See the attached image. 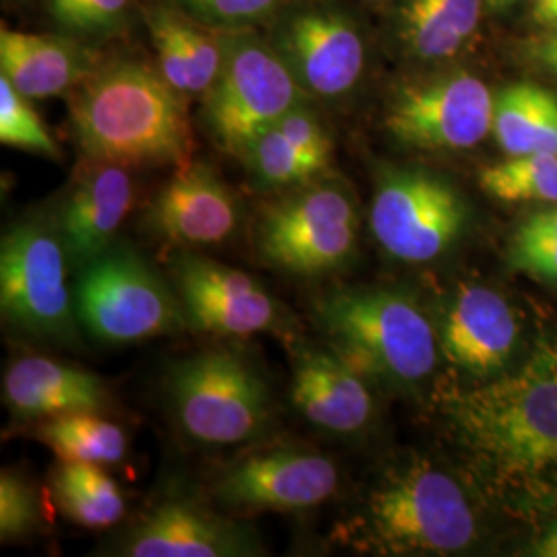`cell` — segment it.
Masks as SVG:
<instances>
[{
	"label": "cell",
	"instance_id": "6da1fadb",
	"mask_svg": "<svg viewBox=\"0 0 557 557\" xmlns=\"http://www.w3.org/2000/svg\"><path fill=\"white\" fill-rule=\"evenodd\" d=\"M444 416L487 487L520 510L557 508V347L448 395Z\"/></svg>",
	"mask_w": 557,
	"mask_h": 557
},
{
	"label": "cell",
	"instance_id": "7a4b0ae2",
	"mask_svg": "<svg viewBox=\"0 0 557 557\" xmlns=\"http://www.w3.org/2000/svg\"><path fill=\"white\" fill-rule=\"evenodd\" d=\"M71 126L89 161L122 168L184 165L193 131L184 96L137 60L100 66L71 91Z\"/></svg>",
	"mask_w": 557,
	"mask_h": 557
},
{
	"label": "cell",
	"instance_id": "3957f363",
	"mask_svg": "<svg viewBox=\"0 0 557 557\" xmlns=\"http://www.w3.org/2000/svg\"><path fill=\"white\" fill-rule=\"evenodd\" d=\"M479 535L465 487L428 458L386 471L335 531L347 547L380 556H457L475 547Z\"/></svg>",
	"mask_w": 557,
	"mask_h": 557
},
{
	"label": "cell",
	"instance_id": "277c9868",
	"mask_svg": "<svg viewBox=\"0 0 557 557\" xmlns=\"http://www.w3.org/2000/svg\"><path fill=\"white\" fill-rule=\"evenodd\" d=\"M329 349L368 382L419 386L438 363V331L418 301L393 289H341L319 299Z\"/></svg>",
	"mask_w": 557,
	"mask_h": 557
},
{
	"label": "cell",
	"instance_id": "5b68a950",
	"mask_svg": "<svg viewBox=\"0 0 557 557\" xmlns=\"http://www.w3.org/2000/svg\"><path fill=\"white\" fill-rule=\"evenodd\" d=\"M165 391L180 430L200 444L252 442L273 418L267 380L250 359L225 347L174 363Z\"/></svg>",
	"mask_w": 557,
	"mask_h": 557
},
{
	"label": "cell",
	"instance_id": "8992f818",
	"mask_svg": "<svg viewBox=\"0 0 557 557\" xmlns=\"http://www.w3.org/2000/svg\"><path fill=\"white\" fill-rule=\"evenodd\" d=\"M223 40V64L205 94L202 119L211 137L230 156L242 158L248 145L308 96L275 46L242 29Z\"/></svg>",
	"mask_w": 557,
	"mask_h": 557
},
{
	"label": "cell",
	"instance_id": "52a82bcc",
	"mask_svg": "<svg viewBox=\"0 0 557 557\" xmlns=\"http://www.w3.org/2000/svg\"><path fill=\"white\" fill-rule=\"evenodd\" d=\"M359 213L338 182L314 180L264 207L257 227L262 259L289 275L335 273L358 250Z\"/></svg>",
	"mask_w": 557,
	"mask_h": 557
},
{
	"label": "cell",
	"instance_id": "ba28073f",
	"mask_svg": "<svg viewBox=\"0 0 557 557\" xmlns=\"http://www.w3.org/2000/svg\"><path fill=\"white\" fill-rule=\"evenodd\" d=\"M75 306L87 333L112 345L163 337L186 322L178 294L122 244L81 267Z\"/></svg>",
	"mask_w": 557,
	"mask_h": 557
},
{
	"label": "cell",
	"instance_id": "9c48e42d",
	"mask_svg": "<svg viewBox=\"0 0 557 557\" xmlns=\"http://www.w3.org/2000/svg\"><path fill=\"white\" fill-rule=\"evenodd\" d=\"M66 252L48 221L13 223L0 244L2 319L23 335L75 345L77 306L66 283Z\"/></svg>",
	"mask_w": 557,
	"mask_h": 557
},
{
	"label": "cell",
	"instance_id": "30bf717a",
	"mask_svg": "<svg viewBox=\"0 0 557 557\" xmlns=\"http://www.w3.org/2000/svg\"><path fill=\"white\" fill-rule=\"evenodd\" d=\"M467 225V205L457 188L425 170L382 174L370 209L380 248L403 262H430L448 252Z\"/></svg>",
	"mask_w": 557,
	"mask_h": 557
},
{
	"label": "cell",
	"instance_id": "8fae6325",
	"mask_svg": "<svg viewBox=\"0 0 557 557\" xmlns=\"http://www.w3.org/2000/svg\"><path fill=\"white\" fill-rule=\"evenodd\" d=\"M496 96L467 71H448L398 87L384 126L393 139L425 151H462L492 133Z\"/></svg>",
	"mask_w": 557,
	"mask_h": 557
},
{
	"label": "cell",
	"instance_id": "7c38bea8",
	"mask_svg": "<svg viewBox=\"0 0 557 557\" xmlns=\"http://www.w3.org/2000/svg\"><path fill=\"white\" fill-rule=\"evenodd\" d=\"M172 277L186 322L220 337H248L278 331L281 310L259 281L220 260L182 252L172 260Z\"/></svg>",
	"mask_w": 557,
	"mask_h": 557
},
{
	"label": "cell",
	"instance_id": "4fadbf2b",
	"mask_svg": "<svg viewBox=\"0 0 557 557\" xmlns=\"http://www.w3.org/2000/svg\"><path fill=\"white\" fill-rule=\"evenodd\" d=\"M337 465L304 448H273L230 465L213 485L223 506L236 510L299 512L337 494Z\"/></svg>",
	"mask_w": 557,
	"mask_h": 557
},
{
	"label": "cell",
	"instance_id": "5bb4252c",
	"mask_svg": "<svg viewBox=\"0 0 557 557\" xmlns=\"http://www.w3.org/2000/svg\"><path fill=\"white\" fill-rule=\"evenodd\" d=\"M255 529L221 517L199 499L165 498L156 504L120 543L126 557L264 556Z\"/></svg>",
	"mask_w": 557,
	"mask_h": 557
},
{
	"label": "cell",
	"instance_id": "9a60e30c",
	"mask_svg": "<svg viewBox=\"0 0 557 557\" xmlns=\"http://www.w3.org/2000/svg\"><path fill=\"white\" fill-rule=\"evenodd\" d=\"M275 48L308 96L338 98L363 73L358 27L337 11L308 9L294 15L281 27Z\"/></svg>",
	"mask_w": 557,
	"mask_h": 557
},
{
	"label": "cell",
	"instance_id": "2e32d148",
	"mask_svg": "<svg viewBox=\"0 0 557 557\" xmlns=\"http://www.w3.org/2000/svg\"><path fill=\"white\" fill-rule=\"evenodd\" d=\"M145 225L172 246H213L236 234L239 202L211 165L188 161L151 200Z\"/></svg>",
	"mask_w": 557,
	"mask_h": 557
},
{
	"label": "cell",
	"instance_id": "e0dca14e",
	"mask_svg": "<svg viewBox=\"0 0 557 557\" xmlns=\"http://www.w3.org/2000/svg\"><path fill=\"white\" fill-rule=\"evenodd\" d=\"M438 343L448 363L475 379H490L517 351V314L496 289L467 283L446 304Z\"/></svg>",
	"mask_w": 557,
	"mask_h": 557
},
{
	"label": "cell",
	"instance_id": "ac0fdd59",
	"mask_svg": "<svg viewBox=\"0 0 557 557\" xmlns=\"http://www.w3.org/2000/svg\"><path fill=\"white\" fill-rule=\"evenodd\" d=\"M133 202L128 168L89 161L60 211L57 230L69 264L81 269L108 252Z\"/></svg>",
	"mask_w": 557,
	"mask_h": 557
},
{
	"label": "cell",
	"instance_id": "d6986e66",
	"mask_svg": "<svg viewBox=\"0 0 557 557\" xmlns=\"http://www.w3.org/2000/svg\"><path fill=\"white\" fill-rule=\"evenodd\" d=\"M239 160L262 190H294L329 172L333 139L317 112L301 103L260 133Z\"/></svg>",
	"mask_w": 557,
	"mask_h": 557
},
{
	"label": "cell",
	"instance_id": "ffe728a7",
	"mask_svg": "<svg viewBox=\"0 0 557 557\" xmlns=\"http://www.w3.org/2000/svg\"><path fill=\"white\" fill-rule=\"evenodd\" d=\"M292 400L301 418L320 430L349 436L374 413L368 380L333 349H301L294 361Z\"/></svg>",
	"mask_w": 557,
	"mask_h": 557
},
{
	"label": "cell",
	"instance_id": "44dd1931",
	"mask_svg": "<svg viewBox=\"0 0 557 557\" xmlns=\"http://www.w3.org/2000/svg\"><path fill=\"white\" fill-rule=\"evenodd\" d=\"M7 409L21 421H44L108 405L106 382L79 366L44 356L15 359L2 380Z\"/></svg>",
	"mask_w": 557,
	"mask_h": 557
},
{
	"label": "cell",
	"instance_id": "7402d4cb",
	"mask_svg": "<svg viewBox=\"0 0 557 557\" xmlns=\"http://www.w3.org/2000/svg\"><path fill=\"white\" fill-rule=\"evenodd\" d=\"M98 69V54L73 38L0 29V75L29 100L71 94Z\"/></svg>",
	"mask_w": 557,
	"mask_h": 557
},
{
	"label": "cell",
	"instance_id": "603a6c76",
	"mask_svg": "<svg viewBox=\"0 0 557 557\" xmlns=\"http://www.w3.org/2000/svg\"><path fill=\"white\" fill-rule=\"evenodd\" d=\"M145 21L165 81L182 96L207 94L223 64L221 36H211L202 23L190 20L176 7H149Z\"/></svg>",
	"mask_w": 557,
	"mask_h": 557
},
{
	"label": "cell",
	"instance_id": "cb8c5ba5",
	"mask_svg": "<svg viewBox=\"0 0 557 557\" xmlns=\"http://www.w3.org/2000/svg\"><path fill=\"white\" fill-rule=\"evenodd\" d=\"M485 0H405L398 34L419 60L453 59L478 32Z\"/></svg>",
	"mask_w": 557,
	"mask_h": 557
},
{
	"label": "cell",
	"instance_id": "d4e9b609",
	"mask_svg": "<svg viewBox=\"0 0 557 557\" xmlns=\"http://www.w3.org/2000/svg\"><path fill=\"white\" fill-rule=\"evenodd\" d=\"M492 135L508 156H557V98L535 83H515L494 100Z\"/></svg>",
	"mask_w": 557,
	"mask_h": 557
},
{
	"label": "cell",
	"instance_id": "484cf974",
	"mask_svg": "<svg viewBox=\"0 0 557 557\" xmlns=\"http://www.w3.org/2000/svg\"><path fill=\"white\" fill-rule=\"evenodd\" d=\"M36 436L60 460L114 465L126 455L124 430L96 411L69 413L38 421Z\"/></svg>",
	"mask_w": 557,
	"mask_h": 557
},
{
	"label": "cell",
	"instance_id": "4316f807",
	"mask_svg": "<svg viewBox=\"0 0 557 557\" xmlns=\"http://www.w3.org/2000/svg\"><path fill=\"white\" fill-rule=\"evenodd\" d=\"M479 186L502 202L557 205V156H508L479 172Z\"/></svg>",
	"mask_w": 557,
	"mask_h": 557
},
{
	"label": "cell",
	"instance_id": "83f0119b",
	"mask_svg": "<svg viewBox=\"0 0 557 557\" xmlns=\"http://www.w3.org/2000/svg\"><path fill=\"white\" fill-rule=\"evenodd\" d=\"M508 262L518 273L557 285V207L537 211L518 225Z\"/></svg>",
	"mask_w": 557,
	"mask_h": 557
},
{
	"label": "cell",
	"instance_id": "f1b7e54d",
	"mask_svg": "<svg viewBox=\"0 0 557 557\" xmlns=\"http://www.w3.org/2000/svg\"><path fill=\"white\" fill-rule=\"evenodd\" d=\"M0 140L2 145L59 160V145L44 126L29 98L20 94L11 81L0 75Z\"/></svg>",
	"mask_w": 557,
	"mask_h": 557
},
{
	"label": "cell",
	"instance_id": "f546056e",
	"mask_svg": "<svg viewBox=\"0 0 557 557\" xmlns=\"http://www.w3.org/2000/svg\"><path fill=\"white\" fill-rule=\"evenodd\" d=\"M48 4L64 29L79 36H103L126 21L133 0H48Z\"/></svg>",
	"mask_w": 557,
	"mask_h": 557
},
{
	"label": "cell",
	"instance_id": "4dcf8cb0",
	"mask_svg": "<svg viewBox=\"0 0 557 557\" xmlns=\"http://www.w3.org/2000/svg\"><path fill=\"white\" fill-rule=\"evenodd\" d=\"M188 17L209 27L246 29L275 15L285 0H172Z\"/></svg>",
	"mask_w": 557,
	"mask_h": 557
},
{
	"label": "cell",
	"instance_id": "1f68e13d",
	"mask_svg": "<svg viewBox=\"0 0 557 557\" xmlns=\"http://www.w3.org/2000/svg\"><path fill=\"white\" fill-rule=\"evenodd\" d=\"M40 524L38 494L20 473L2 469L0 473V539L17 541L36 533Z\"/></svg>",
	"mask_w": 557,
	"mask_h": 557
},
{
	"label": "cell",
	"instance_id": "d6a6232c",
	"mask_svg": "<svg viewBox=\"0 0 557 557\" xmlns=\"http://www.w3.org/2000/svg\"><path fill=\"white\" fill-rule=\"evenodd\" d=\"M524 556L557 557V515L529 543Z\"/></svg>",
	"mask_w": 557,
	"mask_h": 557
},
{
	"label": "cell",
	"instance_id": "836d02e7",
	"mask_svg": "<svg viewBox=\"0 0 557 557\" xmlns=\"http://www.w3.org/2000/svg\"><path fill=\"white\" fill-rule=\"evenodd\" d=\"M531 17L545 29H557V0H531Z\"/></svg>",
	"mask_w": 557,
	"mask_h": 557
},
{
	"label": "cell",
	"instance_id": "e575fe53",
	"mask_svg": "<svg viewBox=\"0 0 557 557\" xmlns=\"http://www.w3.org/2000/svg\"><path fill=\"white\" fill-rule=\"evenodd\" d=\"M537 57L543 60V64L557 75V29H552V34L541 41L537 46Z\"/></svg>",
	"mask_w": 557,
	"mask_h": 557
},
{
	"label": "cell",
	"instance_id": "d590c367",
	"mask_svg": "<svg viewBox=\"0 0 557 557\" xmlns=\"http://www.w3.org/2000/svg\"><path fill=\"white\" fill-rule=\"evenodd\" d=\"M485 2H487V7H492V9H496V11H504V9L515 7L518 0H485Z\"/></svg>",
	"mask_w": 557,
	"mask_h": 557
},
{
	"label": "cell",
	"instance_id": "8d00e7d4",
	"mask_svg": "<svg viewBox=\"0 0 557 557\" xmlns=\"http://www.w3.org/2000/svg\"><path fill=\"white\" fill-rule=\"evenodd\" d=\"M363 2H382V0H363Z\"/></svg>",
	"mask_w": 557,
	"mask_h": 557
}]
</instances>
